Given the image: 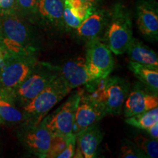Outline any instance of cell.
I'll return each mask as SVG.
<instances>
[{"mask_svg":"<svg viewBox=\"0 0 158 158\" xmlns=\"http://www.w3.org/2000/svg\"><path fill=\"white\" fill-rule=\"evenodd\" d=\"M71 91L60 75L56 76L42 92L21 108L23 122L21 124H38L49 111Z\"/></svg>","mask_w":158,"mask_h":158,"instance_id":"3","label":"cell"},{"mask_svg":"<svg viewBox=\"0 0 158 158\" xmlns=\"http://www.w3.org/2000/svg\"><path fill=\"white\" fill-rule=\"evenodd\" d=\"M64 0H39L36 15L43 22L56 28H64Z\"/></svg>","mask_w":158,"mask_h":158,"instance_id":"16","label":"cell"},{"mask_svg":"<svg viewBox=\"0 0 158 158\" xmlns=\"http://www.w3.org/2000/svg\"><path fill=\"white\" fill-rule=\"evenodd\" d=\"M63 22L64 27L68 29H76L81 23L82 21L73 14L70 7L64 4L63 11Z\"/></svg>","mask_w":158,"mask_h":158,"instance_id":"25","label":"cell"},{"mask_svg":"<svg viewBox=\"0 0 158 158\" xmlns=\"http://www.w3.org/2000/svg\"><path fill=\"white\" fill-rule=\"evenodd\" d=\"M0 45L10 56L36 54L32 31L17 13L0 15Z\"/></svg>","mask_w":158,"mask_h":158,"instance_id":"1","label":"cell"},{"mask_svg":"<svg viewBox=\"0 0 158 158\" xmlns=\"http://www.w3.org/2000/svg\"><path fill=\"white\" fill-rule=\"evenodd\" d=\"M126 52L130 62L158 68L157 53L144 45L139 40L133 37Z\"/></svg>","mask_w":158,"mask_h":158,"instance_id":"17","label":"cell"},{"mask_svg":"<svg viewBox=\"0 0 158 158\" xmlns=\"http://www.w3.org/2000/svg\"><path fill=\"white\" fill-rule=\"evenodd\" d=\"M17 137L24 149L38 157H45L52 135L42 122L38 124H20Z\"/></svg>","mask_w":158,"mask_h":158,"instance_id":"9","label":"cell"},{"mask_svg":"<svg viewBox=\"0 0 158 158\" xmlns=\"http://www.w3.org/2000/svg\"><path fill=\"white\" fill-rule=\"evenodd\" d=\"M158 107L157 94L152 92L141 83L136 84L129 92L123 106L126 118Z\"/></svg>","mask_w":158,"mask_h":158,"instance_id":"12","label":"cell"},{"mask_svg":"<svg viewBox=\"0 0 158 158\" xmlns=\"http://www.w3.org/2000/svg\"><path fill=\"white\" fill-rule=\"evenodd\" d=\"M138 28L147 40L158 38V8L155 0H138L136 3Z\"/></svg>","mask_w":158,"mask_h":158,"instance_id":"11","label":"cell"},{"mask_svg":"<svg viewBox=\"0 0 158 158\" xmlns=\"http://www.w3.org/2000/svg\"><path fill=\"white\" fill-rule=\"evenodd\" d=\"M59 75L58 66L49 62H38L30 75L14 90L10 92L18 107L22 108Z\"/></svg>","mask_w":158,"mask_h":158,"instance_id":"5","label":"cell"},{"mask_svg":"<svg viewBox=\"0 0 158 158\" xmlns=\"http://www.w3.org/2000/svg\"><path fill=\"white\" fill-rule=\"evenodd\" d=\"M106 116L103 108L84 90L75 112L73 133L76 135L86 127L98 123Z\"/></svg>","mask_w":158,"mask_h":158,"instance_id":"10","label":"cell"},{"mask_svg":"<svg viewBox=\"0 0 158 158\" xmlns=\"http://www.w3.org/2000/svg\"><path fill=\"white\" fill-rule=\"evenodd\" d=\"M76 135L73 133L70 136V140H69L68 145L65 148L64 151L58 155L57 158H70L73 157L75 149H76Z\"/></svg>","mask_w":158,"mask_h":158,"instance_id":"27","label":"cell"},{"mask_svg":"<svg viewBox=\"0 0 158 158\" xmlns=\"http://www.w3.org/2000/svg\"><path fill=\"white\" fill-rule=\"evenodd\" d=\"M59 69V75L71 89L93 81L88 73L85 57L68 59Z\"/></svg>","mask_w":158,"mask_h":158,"instance_id":"13","label":"cell"},{"mask_svg":"<svg viewBox=\"0 0 158 158\" xmlns=\"http://www.w3.org/2000/svg\"><path fill=\"white\" fill-rule=\"evenodd\" d=\"M87 94L103 108L106 115H119L130 92V84L118 76H107L86 85Z\"/></svg>","mask_w":158,"mask_h":158,"instance_id":"2","label":"cell"},{"mask_svg":"<svg viewBox=\"0 0 158 158\" xmlns=\"http://www.w3.org/2000/svg\"><path fill=\"white\" fill-rule=\"evenodd\" d=\"M83 1L89 2L94 4V5H98V4L99 3V1H100V0H83Z\"/></svg>","mask_w":158,"mask_h":158,"instance_id":"29","label":"cell"},{"mask_svg":"<svg viewBox=\"0 0 158 158\" xmlns=\"http://www.w3.org/2000/svg\"><path fill=\"white\" fill-rule=\"evenodd\" d=\"M110 12L97 8L93 13L77 28L76 35L80 39L88 42L94 39H100L107 26Z\"/></svg>","mask_w":158,"mask_h":158,"instance_id":"14","label":"cell"},{"mask_svg":"<svg viewBox=\"0 0 158 158\" xmlns=\"http://www.w3.org/2000/svg\"><path fill=\"white\" fill-rule=\"evenodd\" d=\"M18 14L26 16L36 15L37 7L39 0H15Z\"/></svg>","mask_w":158,"mask_h":158,"instance_id":"24","label":"cell"},{"mask_svg":"<svg viewBox=\"0 0 158 158\" xmlns=\"http://www.w3.org/2000/svg\"><path fill=\"white\" fill-rule=\"evenodd\" d=\"M2 124H4V123L2 121V118L1 117V115H0V125H2Z\"/></svg>","mask_w":158,"mask_h":158,"instance_id":"30","label":"cell"},{"mask_svg":"<svg viewBox=\"0 0 158 158\" xmlns=\"http://www.w3.org/2000/svg\"><path fill=\"white\" fill-rule=\"evenodd\" d=\"M146 132L151 136L152 138L153 139L157 140L158 138V122H155L153 124H152L150 127H149L147 129H145Z\"/></svg>","mask_w":158,"mask_h":158,"instance_id":"28","label":"cell"},{"mask_svg":"<svg viewBox=\"0 0 158 158\" xmlns=\"http://www.w3.org/2000/svg\"><path fill=\"white\" fill-rule=\"evenodd\" d=\"M86 64L92 81L104 78L110 74L114 68L111 51L101 39L86 42Z\"/></svg>","mask_w":158,"mask_h":158,"instance_id":"8","label":"cell"},{"mask_svg":"<svg viewBox=\"0 0 158 158\" xmlns=\"http://www.w3.org/2000/svg\"><path fill=\"white\" fill-rule=\"evenodd\" d=\"M73 134L66 136H52L50 147L45 158H57L59 154L62 153L66 148Z\"/></svg>","mask_w":158,"mask_h":158,"instance_id":"22","label":"cell"},{"mask_svg":"<svg viewBox=\"0 0 158 158\" xmlns=\"http://www.w3.org/2000/svg\"><path fill=\"white\" fill-rule=\"evenodd\" d=\"M129 69L142 84L155 94L158 91V68L130 62Z\"/></svg>","mask_w":158,"mask_h":158,"instance_id":"19","label":"cell"},{"mask_svg":"<svg viewBox=\"0 0 158 158\" xmlns=\"http://www.w3.org/2000/svg\"><path fill=\"white\" fill-rule=\"evenodd\" d=\"M133 38V24L130 12L124 6L115 5L110 12L105 29L104 43L111 52L120 55L127 51Z\"/></svg>","mask_w":158,"mask_h":158,"instance_id":"4","label":"cell"},{"mask_svg":"<svg viewBox=\"0 0 158 158\" xmlns=\"http://www.w3.org/2000/svg\"><path fill=\"white\" fill-rule=\"evenodd\" d=\"M120 157L123 158H146L145 155L138 149L135 143L127 139H124L122 142Z\"/></svg>","mask_w":158,"mask_h":158,"instance_id":"23","label":"cell"},{"mask_svg":"<svg viewBox=\"0 0 158 158\" xmlns=\"http://www.w3.org/2000/svg\"><path fill=\"white\" fill-rule=\"evenodd\" d=\"M158 122V107L135 116L127 117L125 122L138 129L145 130Z\"/></svg>","mask_w":158,"mask_h":158,"instance_id":"20","label":"cell"},{"mask_svg":"<svg viewBox=\"0 0 158 158\" xmlns=\"http://www.w3.org/2000/svg\"><path fill=\"white\" fill-rule=\"evenodd\" d=\"M0 115L4 124H17L23 122L21 109L15 104L13 97L8 91L0 89Z\"/></svg>","mask_w":158,"mask_h":158,"instance_id":"18","label":"cell"},{"mask_svg":"<svg viewBox=\"0 0 158 158\" xmlns=\"http://www.w3.org/2000/svg\"><path fill=\"white\" fill-rule=\"evenodd\" d=\"M84 89H79L71 94L68 100L52 114L42 120L52 136H66L73 133L75 112Z\"/></svg>","mask_w":158,"mask_h":158,"instance_id":"7","label":"cell"},{"mask_svg":"<svg viewBox=\"0 0 158 158\" xmlns=\"http://www.w3.org/2000/svg\"><path fill=\"white\" fill-rule=\"evenodd\" d=\"M134 143L143 152L146 158H157L158 142L157 140L149 138L142 135H138L134 139Z\"/></svg>","mask_w":158,"mask_h":158,"instance_id":"21","label":"cell"},{"mask_svg":"<svg viewBox=\"0 0 158 158\" xmlns=\"http://www.w3.org/2000/svg\"><path fill=\"white\" fill-rule=\"evenodd\" d=\"M104 133L97 124L91 125L76 135V145L80 149L83 157L94 158L103 139Z\"/></svg>","mask_w":158,"mask_h":158,"instance_id":"15","label":"cell"},{"mask_svg":"<svg viewBox=\"0 0 158 158\" xmlns=\"http://www.w3.org/2000/svg\"><path fill=\"white\" fill-rule=\"evenodd\" d=\"M17 13L15 0H0V15Z\"/></svg>","mask_w":158,"mask_h":158,"instance_id":"26","label":"cell"},{"mask_svg":"<svg viewBox=\"0 0 158 158\" xmlns=\"http://www.w3.org/2000/svg\"><path fill=\"white\" fill-rule=\"evenodd\" d=\"M38 62L36 54L10 56L0 68V89L14 90L30 75Z\"/></svg>","mask_w":158,"mask_h":158,"instance_id":"6","label":"cell"}]
</instances>
